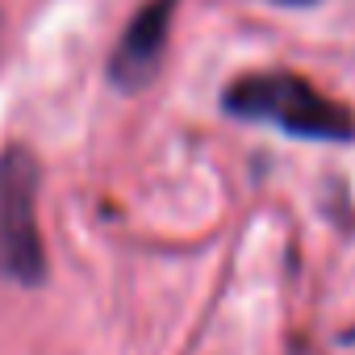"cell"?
<instances>
[{
    "label": "cell",
    "instance_id": "obj_1",
    "mask_svg": "<svg viewBox=\"0 0 355 355\" xmlns=\"http://www.w3.org/2000/svg\"><path fill=\"white\" fill-rule=\"evenodd\" d=\"M226 113L247 121L280 125L293 138L309 142H351L355 117L347 105L322 96L297 76H243L226 88Z\"/></svg>",
    "mask_w": 355,
    "mask_h": 355
},
{
    "label": "cell",
    "instance_id": "obj_2",
    "mask_svg": "<svg viewBox=\"0 0 355 355\" xmlns=\"http://www.w3.org/2000/svg\"><path fill=\"white\" fill-rule=\"evenodd\" d=\"M38 167L21 146L0 150V276H9L26 288L42 284L46 251L38 234Z\"/></svg>",
    "mask_w": 355,
    "mask_h": 355
},
{
    "label": "cell",
    "instance_id": "obj_3",
    "mask_svg": "<svg viewBox=\"0 0 355 355\" xmlns=\"http://www.w3.org/2000/svg\"><path fill=\"white\" fill-rule=\"evenodd\" d=\"M180 0H146V5L130 17L113 59H109V80L121 92H138L163 63L167 51V34H171V17Z\"/></svg>",
    "mask_w": 355,
    "mask_h": 355
},
{
    "label": "cell",
    "instance_id": "obj_4",
    "mask_svg": "<svg viewBox=\"0 0 355 355\" xmlns=\"http://www.w3.org/2000/svg\"><path fill=\"white\" fill-rule=\"evenodd\" d=\"M280 5H309V0H280Z\"/></svg>",
    "mask_w": 355,
    "mask_h": 355
}]
</instances>
